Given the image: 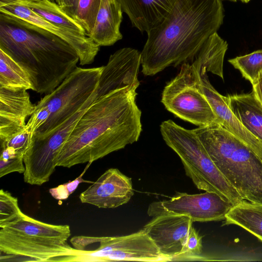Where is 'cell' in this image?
<instances>
[{"instance_id": "obj_35", "label": "cell", "mask_w": 262, "mask_h": 262, "mask_svg": "<svg viewBox=\"0 0 262 262\" xmlns=\"http://www.w3.org/2000/svg\"><path fill=\"white\" fill-rule=\"evenodd\" d=\"M83 181V180L81 179V177L80 176L74 181L69 182L66 184H64V185L69 194H71L73 191H75L79 184Z\"/></svg>"}, {"instance_id": "obj_9", "label": "cell", "mask_w": 262, "mask_h": 262, "mask_svg": "<svg viewBox=\"0 0 262 262\" xmlns=\"http://www.w3.org/2000/svg\"><path fill=\"white\" fill-rule=\"evenodd\" d=\"M98 98L97 89L76 113L59 125L45 135H33L24 156L26 183L40 186L49 181L57 167L56 159L61 148L80 118Z\"/></svg>"}, {"instance_id": "obj_14", "label": "cell", "mask_w": 262, "mask_h": 262, "mask_svg": "<svg viewBox=\"0 0 262 262\" xmlns=\"http://www.w3.org/2000/svg\"><path fill=\"white\" fill-rule=\"evenodd\" d=\"M0 13L23 19L60 37L75 49L78 55L80 65L93 63L99 50L100 46L90 37L62 29L20 3L14 2L0 6Z\"/></svg>"}, {"instance_id": "obj_1", "label": "cell", "mask_w": 262, "mask_h": 262, "mask_svg": "<svg viewBox=\"0 0 262 262\" xmlns=\"http://www.w3.org/2000/svg\"><path fill=\"white\" fill-rule=\"evenodd\" d=\"M138 88L112 91L94 101L61 148L57 166L91 163L137 142L142 132L141 112L136 102Z\"/></svg>"}, {"instance_id": "obj_18", "label": "cell", "mask_w": 262, "mask_h": 262, "mask_svg": "<svg viewBox=\"0 0 262 262\" xmlns=\"http://www.w3.org/2000/svg\"><path fill=\"white\" fill-rule=\"evenodd\" d=\"M133 27L147 33L159 25L177 0H117Z\"/></svg>"}, {"instance_id": "obj_37", "label": "cell", "mask_w": 262, "mask_h": 262, "mask_svg": "<svg viewBox=\"0 0 262 262\" xmlns=\"http://www.w3.org/2000/svg\"><path fill=\"white\" fill-rule=\"evenodd\" d=\"M240 1L242 2L243 3H248L249 1H250L251 0H239Z\"/></svg>"}, {"instance_id": "obj_2", "label": "cell", "mask_w": 262, "mask_h": 262, "mask_svg": "<svg viewBox=\"0 0 262 262\" xmlns=\"http://www.w3.org/2000/svg\"><path fill=\"white\" fill-rule=\"evenodd\" d=\"M222 0H177L168 15L149 31L141 52L142 72L153 76L166 68L192 62L223 23Z\"/></svg>"}, {"instance_id": "obj_20", "label": "cell", "mask_w": 262, "mask_h": 262, "mask_svg": "<svg viewBox=\"0 0 262 262\" xmlns=\"http://www.w3.org/2000/svg\"><path fill=\"white\" fill-rule=\"evenodd\" d=\"M226 101L242 124L262 142V104L254 92L228 95Z\"/></svg>"}, {"instance_id": "obj_7", "label": "cell", "mask_w": 262, "mask_h": 262, "mask_svg": "<svg viewBox=\"0 0 262 262\" xmlns=\"http://www.w3.org/2000/svg\"><path fill=\"white\" fill-rule=\"evenodd\" d=\"M103 66L77 67L51 93L36 104L45 106L50 115L33 134L43 136L51 132L76 113L97 90Z\"/></svg>"}, {"instance_id": "obj_3", "label": "cell", "mask_w": 262, "mask_h": 262, "mask_svg": "<svg viewBox=\"0 0 262 262\" xmlns=\"http://www.w3.org/2000/svg\"><path fill=\"white\" fill-rule=\"evenodd\" d=\"M0 49L27 73L32 90L47 95L77 67L75 49L57 35L16 17L0 13Z\"/></svg>"}, {"instance_id": "obj_12", "label": "cell", "mask_w": 262, "mask_h": 262, "mask_svg": "<svg viewBox=\"0 0 262 262\" xmlns=\"http://www.w3.org/2000/svg\"><path fill=\"white\" fill-rule=\"evenodd\" d=\"M134 194L132 179L111 168L81 193L79 199L100 208H114L126 204Z\"/></svg>"}, {"instance_id": "obj_33", "label": "cell", "mask_w": 262, "mask_h": 262, "mask_svg": "<svg viewBox=\"0 0 262 262\" xmlns=\"http://www.w3.org/2000/svg\"><path fill=\"white\" fill-rule=\"evenodd\" d=\"M252 85V91L262 104V70L259 73L258 77Z\"/></svg>"}, {"instance_id": "obj_19", "label": "cell", "mask_w": 262, "mask_h": 262, "mask_svg": "<svg viewBox=\"0 0 262 262\" xmlns=\"http://www.w3.org/2000/svg\"><path fill=\"white\" fill-rule=\"evenodd\" d=\"M123 11L117 0H101L90 37L99 46L113 45L122 38L120 31Z\"/></svg>"}, {"instance_id": "obj_13", "label": "cell", "mask_w": 262, "mask_h": 262, "mask_svg": "<svg viewBox=\"0 0 262 262\" xmlns=\"http://www.w3.org/2000/svg\"><path fill=\"white\" fill-rule=\"evenodd\" d=\"M192 223L186 215L161 214L153 217L142 230L159 251L172 260L185 245Z\"/></svg>"}, {"instance_id": "obj_32", "label": "cell", "mask_w": 262, "mask_h": 262, "mask_svg": "<svg viewBox=\"0 0 262 262\" xmlns=\"http://www.w3.org/2000/svg\"><path fill=\"white\" fill-rule=\"evenodd\" d=\"M49 191L54 198L58 200L67 199L70 195L64 184L52 188Z\"/></svg>"}, {"instance_id": "obj_26", "label": "cell", "mask_w": 262, "mask_h": 262, "mask_svg": "<svg viewBox=\"0 0 262 262\" xmlns=\"http://www.w3.org/2000/svg\"><path fill=\"white\" fill-rule=\"evenodd\" d=\"M101 0H79L74 19L89 37L93 30Z\"/></svg>"}, {"instance_id": "obj_24", "label": "cell", "mask_w": 262, "mask_h": 262, "mask_svg": "<svg viewBox=\"0 0 262 262\" xmlns=\"http://www.w3.org/2000/svg\"><path fill=\"white\" fill-rule=\"evenodd\" d=\"M0 88L32 90L30 78L24 68L8 54L0 49Z\"/></svg>"}, {"instance_id": "obj_10", "label": "cell", "mask_w": 262, "mask_h": 262, "mask_svg": "<svg viewBox=\"0 0 262 262\" xmlns=\"http://www.w3.org/2000/svg\"><path fill=\"white\" fill-rule=\"evenodd\" d=\"M77 251L67 241L30 236L1 228V261L73 262Z\"/></svg>"}, {"instance_id": "obj_17", "label": "cell", "mask_w": 262, "mask_h": 262, "mask_svg": "<svg viewBox=\"0 0 262 262\" xmlns=\"http://www.w3.org/2000/svg\"><path fill=\"white\" fill-rule=\"evenodd\" d=\"M27 91L0 88L1 142L24 130L26 118L35 111Z\"/></svg>"}, {"instance_id": "obj_23", "label": "cell", "mask_w": 262, "mask_h": 262, "mask_svg": "<svg viewBox=\"0 0 262 262\" xmlns=\"http://www.w3.org/2000/svg\"><path fill=\"white\" fill-rule=\"evenodd\" d=\"M16 2L26 5L45 19L62 29L73 33L85 35V31L81 25L68 15L57 4L51 0Z\"/></svg>"}, {"instance_id": "obj_31", "label": "cell", "mask_w": 262, "mask_h": 262, "mask_svg": "<svg viewBox=\"0 0 262 262\" xmlns=\"http://www.w3.org/2000/svg\"><path fill=\"white\" fill-rule=\"evenodd\" d=\"M24 163V156H22L7 160L0 159V177L14 172L24 173L25 171Z\"/></svg>"}, {"instance_id": "obj_11", "label": "cell", "mask_w": 262, "mask_h": 262, "mask_svg": "<svg viewBox=\"0 0 262 262\" xmlns=\"http://www.w3.org/2000/svg\"><path fill=\"white\" fill-rule=\"evenodd\" d=\"M233 206L215 192L205 191L195 194L177 192L168 200L150 204L147 214L152 217L161 214L186 215L193 222L219 221L225 219Z\"/></svg>"}, {"instance_id": "obj_5", "label": "cell", "mask_w": 262, "mask_h": 262, "mask_svg": "<svg viewBox=\"0 0 262 262\" xmlns=\"http://www.w3.org/2000/svg\"><path fill=\"white\" fill-rule=\"evenodd\" d=\"M160 131L166 144L180 157L185 173L199 190L215 192L233 205L243 199L214 164L193 130L168 120Z\"/></svg>"}, {"instance_id": "obj_16", "label": "cell", "mask_w": 262, "mask_h": 262, "mask_svg": "<svg viewBox=\"0 0 262 262\" xmlns=\"http://www.w3.org/2000/svg\"><path fill=\"white\" fill-rule=\"evenodd\" d=\"M199 85L216 117V123L243 142L262 160V142L249 132L234 115L226 97L210 83L207 73L200 75Z\"/></svg>"}, {"instance_id": "obj_4", "label": "cell", "mask_w": 262, "mask_h": 262, "mask_svg": "<svg viewBox=\"0 0 262 262\" xmlns=\"http://www.w3.org/2000/svg\"><path fill=\"white\" fill-rule=\"evenodd\" d=\"M193 130L219 170L243 200L262 204V160L217 123Z\"/></svg>"}, {"instance_id": "obj_38", "label": "cell", "mask_w": 262, "mask_h": 262, "mask_svg": "<svg viewBox=\"0 0 262 262\" xmlns=\"http://www.w3.org/2000/svg\"><path fill=\"white\" fill-rule=\"evenodd\" d=\"M222 1H229L231 2H236L237 0H222Z\"/></svg>"}, {"instance_id": "obj_25", "label": "cell", "mask_w": 262, "mask_h": 262, "mask_svg": "<svg viewBox=\"0 0 262 262\" xmlns=\"http://www.w3.org/2000/svg\"><path fill=\"white\" fill-rule=\"evenodd\" d=\"M228 61L241 72L243 77L252 84L262 70V50L236 57Z\"/></svg>"}, {"instance_id": "obj_36", "label": "cell", "mask_w": 262, "mask_h": 262, "mask_svg": "<svg viewBox=\"0 0 262 262\" xmlns=\"http://www.w3.org/2000/svg\"><path fill=\"white\" fill-rule=\"evenodd\" d=\"M55 2L62 9H64L67 5L68 0H55Z\"/></svg>"}, {"instance_id": "obj_22", "label": "cell", "mask_w": 262, "mask_h": 262, "mask_svg": "<svg viewBox=\"0 0 262 262\" xmlns=\"http://www.w3.org/2000/svg\"><path fill=\"white\" fill-rule=\"evenodd\" d=\"M30 236L67 241L71 236L68 225H57L46 223L26 214L17 221L3 227Z\"/></svg>"}, {"instance_id": "obj_21", "label": "cell", "mask_w": 262, "mask_h": 262, "mask_svg": "<svg viewBox=\"0 0 262 262\" xmlns=\"http://www.w3.org/2000/svg\"><path fill=\"white\" fill-rule=\"evenodd\" d=\"M224 220V225H237L262 242V204L243 200L231 207Z\"/></svg>"}, {"instance_id": "obj_29", "label": "cell", "mask_w": 262, "mask_h": 262, "mask_svg": "<svg viewBox=\"0 0 262 262\" xmlns=\"http://www.w3.org/2000/svg\"><path fill=\"white\" fill-rule=\"evenodd\" d=\"M32 136V134L25 128L6 140L1 142V148H11L17 154L24 156L29 147Z\"/></svg>"}, {"instance_id": "obj_6", "label": "cell", "mask_w": 262, "mask_h": 262, "mask_svg": "<svg viewBox=\"0 0 262 262\" xmlns=\"http://www.w3.org/2000/svg\"><path fill=\"white\" fill-rule=\"evenodd\" d=\"M70 242L78 250L73 261H172L142 229L120 236H75Z\"/></svg>"}, {"instance_id": "obj_8", "label": "cell", "mask_w": 262, "mask_h": 262, "mask_svg": "<svg viewBox=\"0 0 262 262\" xmlns=\"http://www.w3.org/2000/svg\"><path fill=\"white\" fill-rule=\"evenodd\" d=\"M200 71L192 62L182 64L179 74L164 87L161 102L178 117L199 127L216 122V117L199 83Z\"/></svg>"}, {"instance_id": "obj_28", "label": "cell", "mask_w": 262, "mask_h": 262, "mask_svg": "<svg viewBox=\"0 0 262 262\" xmlns=\"http://www.w3.org/2000/svg\"><path fill=\"white\" fill-rule=\"evenodd\" d=\"M202 237L192 226L185 245L180 253L173 257L172 261L202 260Z\"/></svg>"}, {"instance_id": "obj_34", "label": "cell", "mask_w": 262, "mask_h": 262, "mask_svg": "<svg viewBox=\"0 0 262 262\" xmlns=\"http://www.w3.org/2000/svg\"><path fill=\"white\" fill-rule=\"evenodd\" d=\"M79 0H68L66 7L63 9L66 13L74 18Z\"/></svg>"}, {"instance_id": "obj_15", "label": "cell", "mask_w": 262, "mask_h": 262, "mask_svg": "<svg viewBox=\"0 0 262 262\" xmlns=\"http://www.w3.org/2000/svg\"><path fill=\"white\" fill-rule=\"evenodd\" d=\"M141 65V53L132 48H123L112 54L103 66L98 86V98L112 91L129 86L138 87V75Z\"/></svg>"}, {"instance_id": "obj_27", "label": "cell", "mask_w": 262, "mask_h": 262, "mask_svg": "<svg viewBox=\"0 0 262 262\" xmlns=\"http://www.w3.org/2000/svg\"><path fill=\"white\" fill-rule=\"evenodd\" d=\"M25 214L18 206L17 198L2 189L0 191V228L17 221Z\"/></svg>"}, {"instance_id": "obj_30", "label": "cell", "mask_w": 262, "mask_h": 262, "mask_svg": "<svg viewBox=\"0 0 262 262\" xmlns=\"http://www.w3.org/2000/svg\"><path fill=\"white\" fill-rule=\"evenodd\" d=\"M50 115L46 107L36 105V109L26 123L25 128L33 135L47 121Z\"/></svg>"}]
</instances>
